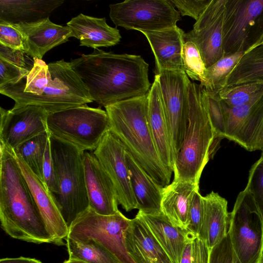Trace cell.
I'll use <instances>...</instances> for the list:
<instances>
[{
  "mask_svg": "<svg viewBox=\"0 0 263 263\" xmlns=\"http://www.w3.org/2000/svg\"><path fill=\"white\" fill-rule=\"evenodd\" d=\"M93 101L104 107L147 95L148 64L139 55L98 49L70 62Z\"/></svg>",
  "mask_w": 263,
  "mask_h": 263,
  "instance_id": "6da1fadb",
  "label": "cell"
},
{
  "mask_svg": "<svg viewBox=\"0 0 263 263\" xmlns=\"http://www.w3.org/2000/svg\"><path fill=\"white\" fill-rule=\"evenodd\" d=\"M0 93L14 101L13 107L36 105L49 114L93 102L70 62L61 60L47 64L33 59L27 74L0 87Z\"/></svg>",
  "mask_w": 263,
  "mask_h": 263,
  "instance_id": "7a4b0ae2",
  "label": "cell"
},
{
  "mask_svg": "<svg viewBox=\"0 0 263 263\" xmlns=\"http://www.w3.org/2000/svg\"><path fill=\"white\" fill-rule=\"evenodd\" d=\"M0 220L11 237L36 244L52 243L13 150L0 145Z\"/></svg>",
  "mask_w": 263,
  "mask_h": 263,
  "instance_id": "3957f363",
  "label": "cell"
},
{
  "mask_svg": "<svg viewBox=\"0 0 263 263\" xmlns=\"http://www.w3.org/2000/svg\"><path fill=\"white\" fill-rule=\"evenodd\" d=\"M109 130L126 151L159 185L170 183L172 174L161 161L149 126L147 94L104 107Z\"/></svg>",
  "mask_w": 263,
  "mask_h": 263,
  "instance_id": "277c9868",
  "label": "cell"
},
{
  "mask_svg": "<svg viewBox=\"0 0 263 263\" xmlns=\"http://www.w3.org/2000/svg\"><path fill=\"white\" fill-rule=\"evenodd\" d=\"M201 85H189L188 124L176 159L174 180L199 183L202 172L218 149L221 139L211 122L201 97Z\"/></svg>",
  "mask_w": 263,
  "mask_h": 263,
  "instance_id": "5b68a950",
  "label": "cell"
},
{
  "mask_svg": "<svg viewBox=\"0 0 263 263\" xmlns=\"http://www.w3.org/2000/svg\"><path fill=\"white\" fill-rule=\"evenodd\" d=\"M204 102L217 135L249 151H263V90L247 103L230 107L217 93L206 94Z\"/></svg>",
  "mask_w": 263,
  "mask_h": 263,
  "instance_id": "8992f818",
  "label": "cell"
},
{
  "mask_svg": "<svg viewBox=\"0 0 263 263\" xmlns=\"http://www.w3.org/2000/svg\"><path fill=\"white\" fill-rule=\"evenodd\" d=\"M50 141L59 184L58 193L54 196L69 228L77 217L89 208L84 152L50 135Z\"/></svg>",
  "mask_w": 263,
  "mask_h": 263,
  "instance_id": "52a82bcc",
  "label": "cell"
},
{
  "mask_svg": "<svg viewBox=\"0 0 263 263\" xmlns=\"http://www.w3.org/2000/svg\"><path fill=\"white\" fill-rule=\"evenodd\" d=\"M47 125L50 135L83 152L95 151L109 130L106 110L87 104L49 114Z\"/></svg>",
  "mask_w": 263,
  "mask_h": 263,
  "instance_id": "ba28073f",
  "label": "cell"
},
{
  "mask_svg": "<svg viewBox=\"0 0 263 263\" xmlns=\"http://www.w3.org/2000/svg\"><path fill=\"white\" fill-rule=\"evenodd\" d=\"M130 221L119 210L113 215H102L89 207L69 226L67 237L81 242L95 241L120 263H136L125 247L124 233Z\"/></svg>",
  "mask_w": 263,
  "mask_h": 263,
  "instance_id": "9c48e42d",
  "label": "cell"
},
{
  "mask_svg": "<svg viewBox=\"0 0 263 263\" xmlns=\"http://www.w3.org/2000/svg\"><path fill=\"white\" fill-rule=\"evenodd\" d=\"M263 32V0H226L223 25L224 56L257 46Z\"/></svg>",
  "mask_w": 263,
  "mask_h": 263,
  "instance_id": "30bf717a",
  "label": "cell"
},
{
  "mask_svg": "<svg viewBox=\"0 0 263 263\" xmlns=\"http://www.w3.org/2000/svg\"><path fill=\"white\" fill-rule=\"evenodd\" d=\"M228 233L241 263H257L263 253V223L247 187L238 195L230 213Z\"/></svg>",
  "mask_w": 263,
  "mask_h": 263,
  "instance_id": "8fae6325",
  "label": "cell"
},
{
  "mask_svg": "<svg viewBox=\"0 0 263 263\" xmlns=\"http://www.w3.org/2000/svg\"><path fill=\"white\" fill-rule=\"evenodd\" d=\"M109 16L127 30L158 31L176 26L180 13L171 1L127 0L109 5Z\"/></svg>",
  "mask_w": 263,
  "mask_h": 263,
  "instance_id": "7c38bea8",
  "label": "cell"
},
{
  "mask_svg": "<svg viewBox=\"0 0 263 263\" xmlns=\"http://www.w3.org/2000/svg\"><path fill=\"white\" fill-rule=\"evenodd\" d=\"M157 74L159 76L164 114L176 160L188 124L189 85L191 81L184 71L165 70Z\"/></svg>",
  "mask_w": 263,
  "mask_h": 263,
  "instance_id": "4fadbf2b",
  "label": "cell"
},
{
  "mask_svg": "<svg viewBox=\"0 0 263 263\" xmlns=\"http://www.w3.org/2000/svg\"><path fill=\"white\" fill-rule=\"evenodd\" d=\"M0 145L14 150L20 144L48 132L49 113L43 107L27 105L6 110L1 107Z\"/></svg>",
  "mask_w": 263,
  "mask_h": 263,
  "instance_id": "5bb4252c",
  "label": "cell"
},
{
  "mask_svg": "<svg viewBox=\"0 0 263 263\" xmlns=\"http://www.w3.org/2000/svg\"><path fill=\"white\" fill-rule=\"evenodd\" d=\"M126 149L110 130L107 132L94 154L116 189L119 204L126 212L137 209L126 158Z\"/></svg>",
  "mask_w": 263,
  "mask_h": 263,
  "instance_id": "9a60e30c",
  "label": "cell"
},
{
  "mask_svg": "<svg viewBox=\"0 0 263 263\" xmlns=\"http://www.w3.org/2000/svg\"><path fill=\"white\" fill-rule=\"evenodd\" d=\"M226 0H211L193 26L184 34V42L197 46L206 68L224 57L223 25Z\"/></svg>",
  "mask_w": 263,
  "mask_h": 263,
  "instance_id": "2e32d148",
  "label": "cell"
},
{
  "mask_svg": "<svg viewBox=\"0 0 263 263\" xmlns=\"http://www.w3.org/2000/svg\"><path fill=\"white\" fill-rule=\"evenodd\" d=\"M14 155L51 237L52 243L58 246L66 245L64 241L68 236L69 228L59 209L54 194L21 158L15 154Z\"/></svg>",
  "mask_w": 263,
  "mask_h": 263,
  "instance_id": "e0dca14e",
  "label": "cell"
},
{
  "mask_svg": "<svg viewBox=\"0 0 263 263\" xmlns=\"http://www.w3.org/2000/svg\"><path fill=\"white\" fill-rule=\"evenodd\" d=\"M83 164L89 207L100 215L115 214L119 210L116 189L93 152H84Z\"/></svg>",
  "mask_w": 263,
  "mask_h": 263,
  "instance_id": "ac0fdd59",
  "label": "cell"
},
{
  "mask_svg": "<svg viewBox=\"0 0 263 263\" xmlns=\"http://www.w3.org/2000/svg\"><path fill=\"white\" fill-rule=\"evenodd\" d=\"M15 25L23 34L25 53L33 59L42 60L49 50L73 37L68 26L54 24L49 18L32 23Z\"/></svg>",
  "mask_w": 263,
  "mask_h": 263,
  "instance_id": "d6986e66",
  "label": "cell"
},
{
  "mask_svg": "<svg viewBox=\"0 0 263 263\" xmlns=\"http://www.w3.org/2000/svg\"><path fill=\"white\" fill-rule=\"evenodd\" d=\"M155 58V74L161 71H184L182 59L184 31L177 26L164 29L144 31Z\"/></svg>",
  "mask_w": 263,
  "mask_h": 263,
  "instance_id": "ffe728a7",
  "label": "cell"
},
{
  "mask_svg": "<svg viewBox=\"0 0 263 263\" xmlns=\"http://www.w3.org/2000/svg\"><path fill=\"white\" fill-rule=\"evenodd\" d=\"M147 116L156 149L165 167L173 173L175 159L165 118L159 74H155L147 93Z\"/></svg>",
  "mask_w": 263,
  "mask_h": 263,
  "instance_id": "44dd1931",
  "label": "cell"
},
{
  "mask_svg": "<svg viewBox=\"0 0 263 263\" xmlns=\"http://www.w3.org/2000/svg\"><path fill=\"white\" fill-rule=\"evenodd\" d=\"M126 250L136 263H174L137 214L124 233Z\"/></svg>",
  "mask_w": 263,
  "mask_h": 263,
  "instance_id": "7402d4cb",
  "label": "cell"
},
{
  "mask_svg": "<svg viewBox=\"0 0 263 263\" xmlns=\"http://www.w3.org/2000/svg\"><path fill=\"white\" fill-rule=\"evenodd\" d=\"M203 199V216L198 236L211 250L227 235L230 213L227 200L218 193L212 191Z\"/></svg>",
  "mask_w": 263,
  "mask_h": 263,
  "instance_id": "603a6c76",
  "label": "cell"
},
{
  "mask_svg": "<svg viewBox=\"0 0 263 263\" xmlns=\"http://www.w3.org/2000/svg\"><path fill=\"white\" fill-rule=\"evenodd\" d=\"M73 37L80 41V46L97 49L101 47L116 45L121 36L117 28L109 26L105 17L98 18L80 13L67 23Z\"/></svg>",
  "mask_w": 263,
  "mask_h": 263,
  "instance_id": "cb8c5ba5",
  "label": "cell"
},
{
  "mask_svg": "<svg viewBox=\"0 0 263 263\" xmlns=\"http://www.w3.org/2000/svg\"><path fill=\"white\" fill-rule=\"evenodd\" d=\"M126 158L137 209L152 215L162 214L163 187L158 184L127 151Z\"/></svg>",
  "mask_w": 263,
  "mask_h": 263,
  "instance_id": "d4e9b609",
  "label": "cell"
},
{
  "mask_svg": "<svg viewBox=\"0 0 263 263\" xmlns=\"http://www.w3.org/2000/svg\"><path fill=\"white\" fill-rule=\"evenodd\" d=\"M199 183L173 180L163 187L162 213L174 226L186 229L190 203Z\"/></svg>",
  "mask_w": 263,
  "mask_h": 263,
  "instance_id": "484cf974",
  "label": "cell"
},
{
  "mask_svg": "<svg viewBox=\"0 0 263 263\" xmlns=\"http://www.w3.org/2000/svg\"><path fill=\"white\" fill-rule=\"evenodd\" d=\"M152 233L174 263H180L184 247L193 234L173 226L163 214L152 215L138 211Z\"/></svg>",
  "mask_w": 263,
  "mask_h": 263,
  "instance_id": "4316f807",
  "label": "cell"
},
{
  "mask_svg": "<svg viewBox=\"0 0 263 263\" xmlns=\"http://www.w3.org/2000/svg\"><path fill=\"white\" fill-rule=\"evenodd\" d=\"M64 0H0V22L29 24L49 18Z\"/></svg>",
  "mask_w": 263,
  "mask_h": 263,
  "instance_id": "83f0119b",
  "label": "cell"
},
{
  "mask_svg": "<svg viewBox=\"0 0 263 263\" xmlns=\"http://www.w3.org/2000/svg\"><path fill=\"white\" fill-rule=\"evenodd\" d=\"M257 81L263 82V45L243 53L227 76L225 87Z\"/></svg>",
  "mask_w": 263,
  "mask_h": 263,
  "instance_id": "f1b7e54d",
  "label": "cell"
},
{
  "mask_svg": "<svg viewBox=\"0 0 263 263\" xmlns=\"http://www.w3.org/2000/svg\"><path fill=\"white\" fill-rule=\"evenodd\" d=\"M49 138V132L42 133L23 143L13 150L15 155L21 158L43 181L44 157Z\"/></svg>",
  "mask_w": 263,
  "mask_h": 263,
  "instance_id": "f546056e",
  "label": "cell"
},
{
  "mask_svg": "<svg viewBox=\"0 0 263 263\" xmlns=\"http://www.w3.org/2000/svg\"><path fill=\"white\" fill-rule=\"evenodd\" d=\"M69 258L86 263H120L105 248L93 240L78 241L67 237Z\"/></svg>",
  "mask_w": 263,
  "mask_h": 263,
  "instance_id": "4dcf8cb0",
  "label": "cell"
},
{
  "mask_svg": "<svg viewBox=\"0 0 263 263\" xmlns=\"http://www.w3.org/2000/svg\"><path fill=\"white\" fill-rule=\"evenodd\" d=\"M245 52L224 56L206 68L200 85L207 91L218 92L225 87L226 78Z\"/></svg>",
  "mask_w": 263,
  "mask_h": 263,
  "instance_id": "1f68e13d",
  "label": "cell"
},
{
  "mask_svg": "<svg viewBox=\"0 0 263 263\" xmlns=\"http://www.w3.org/2000/svg\"><path fill=\"white\" fill-rule=\"evenodd\" d=\"M263 90V82L259 81L226 86L217 95L226 105L233 107L245 104Z\"/></svg>",
  "mask_w": 263,
  "mask_h": 263,
  "instance_id": "d6a6232c",
  "label": "cell"
},
{
  "mask_svg": "<svg viewBox=\"0 0 263 263\" xmlns=\"http://www.w3.org/2000/svg\"><path fill=\"white\" fill-rule=\"evenodd\" d=\"M182 59L184 71L193 80L200 81L206 67L195 44L186 41L182 47Z\"/></svg>",
  "mask_w": 263,
  "mask_h": 263,
  "instance_id": "836d02e7",
  "label": "cell"
},
{
  "mask_svg": "<svg viewBox=\"0 0 263 263\" xmlns=\"http://www.w3.org/2000/svg\"><path fill=\"white\" fill-rule=\"evenodd\" d=\"M246 187L253 198L263 223V151L250 170Z\"/></svg>",
  "mask_w": 263,
  "mask_h": 263,
  "instance_id": "e575fe53",
  "label": "cell"
},
{
  "mask_svg": "<svg viewBox=\"0 0 263 263\" xmlns=\"http://www.w3.org/2000/svg\"><path fill=\"white\" fill-rule=\"evenodd\" d=\"M210 253L205 242L193 235L184 247L180 263H209Z\"/></svg>",
  "mask_w": 263,
  "mask_h": 263,
  "instance_id": "d590c367",
  "label": "cell"
},
{
  "mask_svg": "<svg viewBox=\"0 0 263 263\" xmlns=\"http://www.w3.org/2000/svg\"><path fill=\"white\" fill-rule=\"evenodd\" d=\"M209 263H241L233 248L229 233L210 250Z\"/></svg>",
  "mask_w": 263,
  "mask_h": 263,
  "instance_id": "8d00e7d4",
  "label": "cell"
},
{
  "mask_svg": "<svg viewBox=\"0 0 263 263\" xmlns=\"http://www.w3.org/2000/svg\"><path fill=\"white\" fill-rule=\"evenodd\" d=\"M203 196L196 191L192 198L189 211L186 230L198 235L203 216Z\"/></svg>",
  "mask_w": 263,
  "mask_h": 263,
  "instance_id": "74e56055",
  "label": "cell"
},
{
  "mask_svg": "<svg viewBox=\"0 0 263 263\" xmlns=\"http://www.w3.org/2000/svg\"><path fill=\"white\" fill-rule=\"evenodd\" d=\"M0 44L24 51L23 34L15 24L0 22Z\"/></svg>",
  "mask_w": 263,
  "mask_h": 263,
  "instance_id": "f35d334b",
  "label": "cell"
},
{
  "mask_svg": "<svg viewBox=\"0 0 263 263\" xmlns=\"http://www.w3.org/2000/svg\"><path fill=\"white\" fill-rule=\"evenodd\" d=\"M44 181L48 189L54 194L57 195L59 191L57 173L52 159L50 138L46 146L43 165Z\"/></svg>",
  "mask_w": 263,
  "mask_h": 263,
  "instance_id": "ab89813d",
  "label": "cell"
},
{
  "mask_svg": "<svg viewBox=\"0 0 263 263\" xmlns=\"http://www.w3.org/2000/svg\"><path fill=\"white\" fill-rule=\"evenodd\" d=\"M182 16H189L196 21L202 15L211 0H170Z\"/></svg>",
  "mask_w": 263,
  "mask_h": 263,
  "instance_id": "60d3db41",
  "label": "cell"
},
{
  "mask_svg": "<svg viewBox=\"0 0 263 263\" xmlns=\"http://www.w3.org/2000/svg\"><path fill=\"white\" fill-rule=\"evenodd\" d=\"M29 70L0 58V87L17 82L27 74Z\"/></svg>",
  "mask_w": 263,
  "mask_h": 263,
  "instance_id": "b9f144b4",
  "label": "cell"
},
{
  "mask_svg": "<svg viewBox=\"0 0 263 263\" xmlns=\"http://www.w3.org/2000/svg\"><path fill=\"white\" fill-rule=\"evenodd\" d=\"M25 52L0 44V58L16 66L26 68Z\"/></svg>",
  "mask_w": 263,
  "mask_h": 263,
  "instance_id": "7bdbcfd3",
  "label": "cell"
},
{
  "mask_svg": "<svg viewBox=\"0 0 263 263\" xmlns=\"http://www.w3.org/2000/svg\"><path fill=\"white\" fill-rule=\"evenodd\" d=\"M29 257L21 256L15 258L6 257L1 258L0 263H26Z\"/></svg>",
  "mask_w": 263,
  "mask_h": 263,
  "instance_id": "ee69618b",
  "label": "cell"
},
{
  "mask_svg": "<svg viewBox=\"0 0 263 263\" xmlns=\"http://www.w3.org/2000/svg\"><path fill=\"white\" fill-rule=\"evenodd\" d=\"M62 263H86L83 261L78 260V259H70L68 258V259L64 261Z\"/></svg>",
  "mask_w": 263,
  "mask_h": 263,
  "instance_id": "f6af8a7d",
  "label": "cell"
},
{
  "mask_svg": "<svg viewBox=\"0 0 263 263\" xmlns=\"http://www.w3.org/2000/svg\"><path fill=\"white\" fill-rule=\"evenodd\" d=\"M26 263H43L40 260L35 258H29V260Z\"/></svg>",
  "mask_w": 263,
  "mask_h": 263,
  "instance_id": "bcb514c9",
  "label": "cell"
},
{
  "mask_svg": "<svg viewBox=\"0 0 263 263\" xmlns=\"http://www.w3.org/2000/svg\"><path fill=\"white\" fill-rule=\"evenodd\" d=\"M263 45V33H262V36L261 37V39H260V42H259V43L258 45Z\"/></svg>",
  "mask_w": 263,
  "mask_h": 263,
  "instance_id": "7dc6e473",
  "label": "cell"
},
{
  "mask_svg": "<svg viewBox=\"0 0 263 263\" xmlns=\"http://www.w3.org/2000/svg\"><path fill=\"white\" fill-rule=\"evenodd\" d=\"M257 263H263V253L262 255Z\"/></svg>",
  "mask_w": 263,
  "mask_h": 263,
  "instance_id": "c3c4849f",
  "label": "cell"
}]
</instances>
